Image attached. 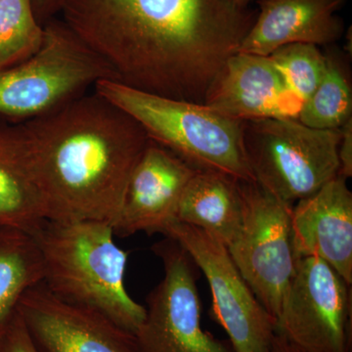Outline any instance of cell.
I'll list each match as a JSON object with an SVG mask.
<instances>
[{"mask_svg": "<svg viewBox=\"0 0 352 352\" xmlns=\"http://www.w3.org/2000/svg\"><path fill=\"white\" fill-rule=\"evenodd\" d=\"M56 13L115 82L197 103L256 16L231 0H56Z\"/></svg>", "mask_w": 352, "mask_h": 352, "instance_id": "1", "label": "cell"}, {"mask_svg": "<svg viewBox=\"0 0 352 352\" xmlns=\"http://www.w3.org/2000/svg\"><path fill=\"white\" fill-rule=\"evenodd\" d=\"M20 124L48 220L113 227L149 142L140 124L95 91Z\"/></svg>", "mask_w": 352, "mask_h": 352, "instance_id": "2", "label": "cell"}, {"mask_svg": "<svg viewBox=\"0 0 352 352\" xmlns=\"http://www.w3.org/2000/svg\"><path fill=\"white\" fill-rule=\"evenodd\" d=\"M43 256V283L65 302L94 310L127 332L142 325L146 307L124 286L129 252L100 220H46L34 234Z\"/></svg>", "mask_w": 352, "mask_h": 352, "instance_id": "3", "label": "cell"}, {"mask_svg": "<svg viewBox=\"0 0 352 352\" xmlns=\"http://www.w3.org/2000/svg\"><path fill=\"white\" fill-rule=\"evenodd\" d=\"M94 91L136 120L148 138L194 170L256 182L245 155L243 122L204 103L146 94L103 80Z\"/></svg>", "mask_w": 352, "mask_h": 352, "instance_id": "4", "label": "cell"}, {"mask_svg": "<svg viewBox=\"0 0 352 352\" xmlns=\"http://www.w3.org/2000/svg\"><path fill=\"white\" fill-rule=\"evenodd\" d=\"M41 50L25 62L0 72V117L14 122L36 119L82 96L112 69L62 21L43 25Z\"/></svg>", "mask_w": 352, "mask_h": 352, "instance_id": "5", "label": "cell"}, {"mask_svg": "<svg viewBox=\"0 0 352 352\" xmlns=\"http://www.w3.org/2000/svg\"><path fill=\"white\" fill-rule=\"evenodd\" d=\"M245 155L254 182L293 205L338 175L340 131L307 126L298 119L243 122Z\"/></svg>", "mask_w": 352, "mask_h": 352, "instance_id": "6", "label": "cell"}, {"mask_svg": "<svg viewBox=\"0 0 352 352\" xmlns=\"http://www.w3.org/2000/svg\"><path fill=\"white\" fill-rule=\"evenodd\" d=\"M240 184L242 224L227 250L254 296L277 323L298 261L292 233L294 205L280 200L258 183Z\"/></svg>", "mask_w": 352, "mask_h": 352, "instance_id": "7", "label": "cell"}, {"mask_svg": "<svg viewBox=\"0 0 352 352\" xmlns=\"http://www.w3.org/2000/svg\"><path fill=\"white\" fill-rule=\"evenodd\" d=\"M164 277L147 298L146 316L135 333L140 352H235L229 340L201 327L196 267L182 245L166 237L153 247Z\"/></svg>", "mask_w": 352, "mask_h": 352, "instance_id": "8", "label": "cell"}, {"mask_svg": "<svg viewBox=\"0 0 352 352\" xmlns=\"http://www.w3.org/2000/svg\"><path fill=\"white\" fill-rule=\"evenodd\" d=\"M163 234L182 245L207 278L212 317L226 331L234 351L268 352L276 335V319L254 296L226 245L198 227L177 220Z\"/></svg>", "mask_w": 352, "mask_h": 352, "instance_id": "9", "label": "cell"}, {"mask_svg": "<svg viewBox=\"0 0 352 352\" xmlns=\"http://www.w3.org/2000/svg\"><path fill=\"white\" fill-rule=\"evenodd\" d=\"M351 286L320 258H298L276 333L307 352H351Z\"/></svg>", "mask_w": 352, "mask_h": 352, "instance_id": "10", "label": "cell"}, {"mask_svg": "<svg viewBox=\"0 0 352 352\" xmlns=\"http://www.w3.org/2000/svg\"><path fill=\"white\" fill-rule=\"evenodd\" d=\"M18 314L39 352H140L133 333L57 298L43 283L23 296Z\"/></svg>", "mask_w": 352, "mask_h": 352, "instance_id": "11", "label": "cell"}, {"mask_svg": "<svg viewBox=\"0 0 352 352\" xmlns=\"http://www.w3.org/2000/svg\"><path fill=\"white\" fill-rule=\"evenodd\" d=\"M170 150L149 139L132 171L113 233H162L175 220L184 190L197 173Z\"/></svg>", "mask_w": 352, "mask_h": 352, "instance_id": "12", "label": "cell"}, {"mask_svg": "<svg viewBox=\"0 0 352 352\" xmlns=\"http://www.w3.org/2000/svg\"><path fill=\"white\" fill-rule=\"evenodd\" d=\"M204 104L248 122L298 119L303 103L270 56L237 52L227 60Z\"/></svg>", "mask_w": 352, "mask_h": 352, "instance_id": "13", "label": "cell"}, {"mask_svg": "<svg viewBox=\"0 0 352 352\" xmlns=\"http://www.w3.org/2000/svg\"><path fill=\"white\" fill-rule=\"evenodd\" d=\"M338 175L292 210L296 258L325 261L347 284L352 283V193Z\"/></svg>", "mask_w": 352, "mask_h": 352, "instance_id": "14", "label": "cell"}, {"mask_svg": "<svg viewBox=\"0 0 352 352\" xmlns=\"http://www.w3.org/2000/svg\"><path fill=\"white\" fill-rule=\"evenodd\" d=\"M346 0H258V11L238 52L270 56L292 43L332 45L344 32Z\"/></svg>", "mask_w": 352, "mask_h": 352, "instance_id": "15", "label": "cell"}, {"mask_svg": "<svg viewBox=\"0 0 352 352\" xmlns=\"http://www.w3.org/2000/svg\"><path fill=\"white\" fill-rule=\"evenodd\" d=\"M46 220L20 122L0 117V227L34 234Z\"/></svg>", "mask_w": 352, "mask_h": 352, "instance_id": "16", "label": "cell"}, {"mask_svg": "<svg viewBox=\"0 0 352 352\" xmlns=\"http://www.w3.org/2000/svg\"><path fill=\"white\" fill-rule=\"evenodd\" d=\"M242 217L239 180L215 171H197L184 190L175 220L198 227L227 248L239 232Z\"/></svg>", "mask_w": 352, "mask_h": 352, "instance_id": "17", "label": "cell"}, {"mask_svg": "<svg viewBox=\"0 0 352 352\" xmlns=\"http://www.w3.org/2000/svg\"><path fill=\"white\" fill-rule=\"evenodd\" d=\"M43 278V256L34 235L0 227V337L17 314L23 296Z\"/></svg>", "mask_w": 352, "mask_h": 352, "instance_id": "18", "label": "cell"}, {"mask_svg": "<svg viewBox=\"0 0 352 352\" xmlns=\"http://www.w3.org/2000/svg\"><path fill=\"white\" fill-rule=\"evenodd\" d=\"M326 62L323 78L302 104L298 120L312 129L340 131L352 120L351 78L339 55L328 53Z\"/></svg>", "mask_w": 352, "mask_h": 352, "instance_id": "19", "label": "cell"}, {"mask_svg": "<svg viewBox=\"0 0 352 352\" xmlns=\"http://www.w3.org/2000/svg\"><path fill=\"white\" fill-rule=\"evenodd\" d=\"M32 0H0V72L34 56L44 41Z\"/></svg>", "mask_w": 352, "mask_h": 352, "instance_id": "20", "label": "cell"}, {"mask_svg": "<svg viewBox=\"0 0 352 352\" xmlns=\"http://www.w3.org/2000/svg\"><path fill=\"white\" fill-rule=\"evenodd\" d=\"M270 57L302 103L311 96L325 74L326 54L314 44H287L273 51Z\"/></svg>", "mask_w": 352, "mask_h": 352, "instance_id": "21", "label": "cell"}, {"mask_svg": "<svg viewBox=\"0 0 352 352\" xmlns=\"http://www.w3.org/2000/svg\"><path fill=\"white\" fill-rule=\"evenodd\" d=\"M0 352H39L18 312L0 337Z\"/></svg>", "mask_w": 352, "mask_h": 352, "instance_id": "22", "label": "cell"}, {"mask_svg": "<svg viewBox=\"0 0 352 352\" xmlns=\"http://www.w3.org/2000/svg\"><path fill=\"white\" fill-rule=\"evenodd\" d=\"M340 170L338 175L346 179L352 175V120L340 129V140L338 148Z\"/></svg>", "mask_w": 352, "mask_h": 352, "instance_id": "23", "label": "cell"}, {"mask_svg": "<svg viewBox=\"0 0 352 352\" xmlns=\"http://www.w3.org/2000/svg\"><path fill=\"white\" fill-rule=\"evenodd\" d=\"M34 15L41 25L56 13V0H32Z\"/></svg>", "mask_w": 352, "mask_h": 352, "instance_id": "24", "label": "cell"}, {"mask_svg": "<svg viewBox=\"0 0 352 352\" xmlns=\"http://www.w3.org/2000/svg\"><path fill=\"white\" fill-rule=\"evenodd\" d=\"M268 352H307L276 333Z\"/></svg>", "mask_w": 352, "mask_h": 352, "instance_id": "25", "label": "cell"}, {"mask_svg": "<svg viewBox=\"0 0 352 352\" xmlns=\"http://www.w3.org/2000/svg\"><path fill=\"white\" fill-rule=\"evenodd\" d=\"M231 1L237 4L238 6L243 7V8H247V7H249V4L251 3L252 0H231Z\"/></svg>", "mask_w": 352, "mask_h": 352, "instance_id": "26", "label": "cell"}]
</instances>
